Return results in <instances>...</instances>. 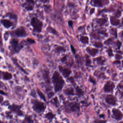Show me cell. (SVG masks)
<instances>
[{"label":"cell","mask_w":123,"mask_h":123,"mask_svg":"<svg viewBox=\"0 0 123 123\" xmlns=\"http://www.w3.org/2000/svg\"><path fill=\"white\" fill-rule=\"evenodd\" d=\"M67 60V57L66 56H64V57H63V58H61V61L62 62H64L66 60Z\"/></svg>","instance_id":"cell-46"},{"label":"cell","mask_w":123,"mask_h":123,"mask_svg":"<svg viewBox=\"0 0 123 123\" xmlns=\"http://www.w3.org/2000/svg\"><path fill=\"white\" fill-rule=\"evenodd\" d=\"M121 97L123 98V92H122L121 93Z\"/></svg>","instance_id":"cell-55"},{"label":"cell","mask_w":123,"mask_h":123,"mask_svg":"<svg viewBox=\"0 0 123 123\" xmlns=\"http://www.w3.org/2000/svg\"><path fill=\"white\" fill-rule=\"evenodd\" d=\"M34 5L35 2L34 0H27L26 8L28 11H31L33 10Z\"/></svg>","instance_id":"cell-13"},{"label":"cell","mask_w":123,"mask_h":123,"mask_svg":"<svg viewBox=\"0 0 123 123\" xmlns=\"http://www.w3.org/2000/svg\"><path fill=\"white\" fill-rule=\"evenodd\" d=\"M63 92L65 95L69 96H74L75 95L74 90L72 87H68L64 90Z\"/></svg>","instance_id":"cell-16"},{"label":"cell","mask_w":123,"mask_h":123,"mask_svg":"<svg viewBox=\"0 0 123 123\" xmlns=\"http://www.w3.org/2000/svg\"><path fill=\"white\" fill-rule=\"evenodd\" d=\"M55 50L57 52L59 53H60L61 52H64L66 51V49L63 47H61V46H59L56 48Z\"/></svg>","instance_id":"cell-28"},{"label":"cell","mask_w":123,"mask_h":123,"mask_svg":"<svg viewBox=\"0 0 123 123\" xmlns=\"http://www.w3.org/2000/svg\"><path fill=\"white\" fill-rule=\"evenodd\" d=\"M68 80H69V81L71 82L72 84H74V79L72 78V77H70V78H69Z\"/></svg>","instance_id":"cell-43"},{"label":"cell","mask_w":123,"mask_h":123,"mask_svg":"<svg viewBox=\"0 0 123 123\" xmlns=\"http://www.w3.org/2000/svg\"><path fill=\"white\" fill-rule=\"evenodd\" d=\"M80 41L83 44H87L89 43V39L88 37L82 36L80 37Z\"/></svg>","instance_id":"cell-24"},{"label":"cell","mask_w":123,"mask_h":123,"mask_svg":"<svg viewBox=\"0 0 123 123\" xmlns=\"http://www.w3.org/2000/svg\"><path fill=\"white\" fill-rule=\"evenodd\" d=\"M122 24H123V18H122Z\"/></svg>","instance_id":"cell-57"},{"label":"cell","mask_w":123,"mask_h":123,"mask_svg":"<svg viewBox=\"0 0 123 123\" xmlns=\"http://www.w3.org/2000/svg\"><path fill=\"white\" fill-rule=\"evenodd\" d=\"M31 102L32 110L37 114H43L47 109L46 104L37 99H31Z\"/></svg>","instance_id":"cell-2"},{"label":"cell","mask_w":123,"mask_h":123,"mask_svg":"<svg viewBox=\"0 0 123 123\" xmlns=\"http://www.w3.org/2000/svg\"></svg>","instance_id":"cell-61"},{"label":"cell","mask_w":123,"mask_h":123,"mask_svg":"<svg viewBox=\"0 0 123 123\" xmlns=\"http://www.w3.org/2000/svg\"><path fill=\"white\" fill-rule=\"evenodd\" d=\"M3 79L5 80H10L12 78V74L9 72H3Z\"/></svg>","instance_id":"cell-20"},{"label":"cell","mask_w":123,"mask_h":123,"mask_svg":"<svg viewBox=\"0 0 123 123\" xmlns=\"http://www.w3.org/2000/svg\"><path fill=\"white\" fill-rule=\"evenodd\" d=\"M15 34L17 37H25L27 35V33L26 30L24 27H20L16 30Z\"/></svg>","instance_id":"cell-10"},{"label":"cell","mask_w":123,"mask_h":123,"mask_svg":"<svg viewBox=\"0 0 123 123\" xmlns=\"http://www.w3.org/2000/svg\"><path fill=\"white\" fill-rule=\"evenodd\" d=\"M121 15V11L119 10H118L117 11V12L115 14L116 16L117 17H119Z\"/></svg>","instance_id":"cell-37"},{"label":"cell","mask_w":123,"mask_h":123,"mask_svg":"<svg viewBox=\"0 0 123 123\" xmlns=\"http://www.w3.org/2000/svg\"><path fill=\"white\" fill-rule=\"evenodd\" d=\"M0 94L3 95H6V94L5 92L2 90H0Z\"/></svg>","instance_id":"cell-47"},{"label":"cell","mask_w":123,"mask_h":123,"mask_svg":"<svg viewBox=\"0 0 123 123\" xmlns=\"http://www.w3.org/2000/svg\"><path fill=\"white\" fill-rule=\"evenodd\" d=\"M76 95L79 97H81L84 95V92L79 87L77 86L76 87Z\"/></svg>","instance_id":"cell-21"},{"label":"cell","mask_w":123,"mask_h":123,"mask_svg":"<svg viewBox=\"0 0 123 123\" xmlns=\"http://www.w3.org/2000/svg\"><path fill=\"white\" fill-rule=\"evenodd\" d=\"M107 52L108 53V55L110 57H112V56L114 55H113V53L112 49L111 48H110L108 49Z\"/></svg>","instance_id":"cell-31"},{"label":"cell","mask_w":123,"mask_h":123,"mask_svg":"<svg viewBox=\"0 0 123 123\" xmlns=\"http://www.w3.org/2000/svg\"><path fill=\"white\" fill-rule=\"evenodd\" d=\"M68 24L70 26H71V27H72V26H73V22L72 21H69L68 22Z\"/></svg>","instance_id":"cell-44"},{"label":"cell","mask_w":123,"mask_h":123,"mask_svg":"<svg viewBox=\"0 0 123 123\" xmlns=\"http://www.w3.org/2000/svg\"><path fill=\"white\" fill-rule=\"evenodd\" d=\"M28 123L27 122H26L25 120L24 119L23 120H22V121H21V122H19V123Z\"/></svg>","instance_id":"cell-50"},{"label":"cell","mask_w":123,"mask_h":123,"mask_svg":"<svg viewBox=\"0 0 123 123\" xmlns=\"http://www.w3.org/2000/svg\"><path fill=\"white\" fill-rule=\"evenodd\" d=\"M50 103L57 108L59 107L60 105L58 100V98L57 97H55L52 99L50 101Z\"/></svg>","instance_id":"cell-18"},{"label":"cell","mask_w":123,"mask_h":123,"mask_svg":"<svg viewBox=\"0 0 123 123\" xmlns=\"http://www.w3.org/2000/svg\"><path fill=\"white\" fill-rule=\"evenodd\" d=\"M37 94H38V95L40 97V98L42 99L43 101H44L45 102H47V99H46L44 95L38 88L37 89Z\"/></svg>","instance_id":"cell-23"},{"label":"cell","mask_w":123,"mask_h":123,"mask_svg":"<svg viewBox=\"0 0 123 123\" xmlns=\"http://www.w3.org/2000/svg\"><path fill=\"white\" fill-rule=\"evenodd\" d=\"M64 109L65 112L68 114L79 113L80 112V104L77 102L66 103Z\"/></svg>","instance_id":"cell-3"},{"label":"cell","mask_w":123,"mask_h":123,"mask_svg":"<svg viewBox=\"0 0 123 123\" xmlns=\"http://www.w3.org/2000/svg\"><path fill=\"white\" fill-rule=\"evenodd\" d=\"M24 120H25L28 123H34V121L32 119L31 116L26 115L25 116Z\"/></svg>","instance_id":"cell-26"},{"label":"cell","mask_w":123,"mask_h":123,"mask_svg":"<svg viewBox=\"0 0 123 123\" xmlns=\"http://www.w3.org/2000/svg\"><path fill=\"white\" fill-rule=\"evenodd\" d=\"M122 57L121 56V55H116L115 56V58L116 59H118V60H120V59H121V58H122Z\"/></svg>","instance_id":"cell-42"},{"label":"cell","mask_w":123,"mask_h":123,"mask_svg":"<svg viewBox=\"0 0 123 123\" xmlns=\"http://www.w3.org/2000/svg\"><path fill=\"white\" fill-rule=\"evenodd\" d=\"M107 21L105 19L100 18L97 19V22L98 24H99L100 26L105 25L107 22Z\"/></svg>","instance_id":"cell-27"},{"label":"cell","mask_w":123,"mask_h":123,"mask_svg":"<svg viewBox=\"0 0 123 123\" xmlns=\"http://www.w3.org/2000/svg\"><path fill=\"white\" fill-rule=\"evenodd\" d=\"M86 51L90 55L94 57V56H95L98 52V50L95 49V48L88 47L86 49Z\"/></svg>","instance_id":"cell-14"},{"label":"cell","mask_w":123,"mask_h":123,"mask_svg":"<svg viewBox=\"0 0 123 123\" xmlns=\"http://www.w3.org/2000/svg\"><path fill=\"white\" fill-rule=\"evenodd\" d=\"M89 80L90 82L93 83V84H95V83H96V82H95V80L93 78V77H91V76H90Z\"/></svg>","instance_id":"cell-38"},{"label":"cell","mask_w":123,"mask_h":123,"mask_svg":"<svg viewBox=\"0 0 123 123\" xmlns=\"http://www.w3.org/2000/svg\"><path fill=\"white\" fill-rule=\"evenodd\" d=\"M110 32L112 35H114L116 37H117V31L116 29L115 28H112Z\"/></svg>","instance_id":"cell-30"},{"label":"cell","mask_w":123,"mask_h":123,"mask_svg":"<svg viewBox=\"0 0 123 123\" xmlns=\"http://www.w3.org/2000/svg\"><path fill=\"white\" fill-rule=\"evenodd\" d=\"M1 58H1V57L0 56V60H1Z\"/></svg>","instance_id":"cell-58"},{"label":"cell","mask_w":123,"mask_h":123,"mask_svg":"<svg viewBox=\"0 0 123 123\" xmlns=\"http://www.w3.org/2000/svg\"><path fill=\"white\" fill-rule=\"evenodd\" d=\"M22 107V105H19L13 104L9 106L8 108L11 112L14 113L18 116H23L24 115V113L21 110Z\"/></svg>","instance_id":"cell-5"},{"label":"cell","mask_w":123,"mask_h":123,"mask_svg":"<svg viewBox=\"0 0 123 123\" xmlns=\"http://www.w3.org/2000/svg\"><path fill=\"white\" fill-rule=\"evenodd\" d=\"M112 113L113 118L116 121H120L123 120V113L120 109L116 108H113L112 109Z\"/></svg>","instance_id":"cell-6"},{"label":"cell","mask_w":123,"mask_h":123,"mask_svg":"<svg viewBox=\"0 0 123 123\" xmlns=\"http://www.w3.org/2000/svg\"><path fill=\"white\" fill-rule=\"evenodd\" d=\"M95 60L99 65H103L106 61V60L105 58L102 57H98L97 58H95Z\"/></svg>","instance_id":"cell-22"},{"label":"cell","mask_w":123,"mask_h":123,"mask_svg":"<svg viewBox=\"0 0 123 123\" xmlns=\"http://www.w3.org/2000/svg\"><path fill=\"white\" fill-rule=\"evenodd\" d=\"M3 98L2 96H0V104H1L3 102Z\"/></svg>","instance_id":"cell-48"},{"label":"cell","mask_w":123,"mask_h":123,"mask_svg":"<svg viewBox=\"0 0 123 123\" xmlns=\"http://www.w3.org/2000/svg\"><path fill=\"white\" fill-rule=\"evenodd\" d=\"M31 25L33 27V31L37 33H40L42 31L43 24L42 22L37 18L33 17L31 21Z\"/></svg>","instance_id":"cell-4"},{"label":"cell","mask_w":123,"mask_h":123,"mask_svg":"<svg viewBox=\"0 0 123 123\" xmlns=\"http://www.w3.org/2000/svg\"><path fill=\"white\" fill-rule=\"evenodd\" d=\"M106 103L110 105L116 106L117 105V100L115 97L112 95L109 94L106 95L105 98Z\"/></svg>","instance_id":"cell-8"},{"label":"cell","mask_w":123,"mask_h":123,"mask_svg":"<svg viewBox=\"0 0 123 123\" xmlns=\"http://www.w3.org/2000/svg\"><path fill=\"white\" fill-rule=\"evenodd\" d=\"M0 123H3V122H1V121H0Z\"/></svg>","instance_id":"cell-59"},{"label":"cell","mask_w":123,"mask_h":123,"mask_svg":"<svg viewBox=\"0 0 123 123\" xmlns=\"http://www.w3.org/2000/svg\"><path fill=\"white\" fill-rule=\"evenodd\" d=\"M1 23L3 25L4 27L6 29L9 28L12 25V22L8 19H3L1 20Z\"/></svg>","instance_id":"cell-17"},{"label":"cell","mask_w":123,"mask_h":123,"mask_svg":"<svg viewBox=\"0 0 123 123\" xmlns=\"http://www.w3.org/2000/svg\"><path fill=\"white\" fill-rule=\"evenodd\" d=\"M122 63H123V61H122Z\"/></svg>","instance_id":"cell-60"},{"label":"cell","mask_w":123,"mask_h":123,"mask_svg":"<svg viewBox=\"0 0 123 123\" xmlns=\"http://www.w3.org/2000/svg\"><path fill=\"white\" fill-rule=\"evenodd\" d=\"M113 63L115 64H120V61H114Z\"/></svg>","instance_id":"cell-52"},{"label":"cell","mask_w":123,"mask_h":123,"mask_svg":"<svg viewBox=\"0 0 123 123\" xmlns=\"http://www.w3.org/2000/svg\"><path fill=\"white\" fill-rule=\"evenodd\" d=\"M115 87V85L114 83L111 81H108L106 82L104 86L103 90L106 93L111 92H113Z\"/></svg>","instance_id":"cell-9"},{"label":"cell","mask_w":123,"mask_h":123,"mask_svg":"<svg viewBox=\"0 0 123 123\" xmlns=\"http://www.w3.org/2000/svg\"><path fill=\"white\" fill-rule=\"evenodd\" d=\"M12 49L14 53H18L23 48L21 44H19L18 41L16 39H12L10 42Z\"/></svg>","instance_id":"cell-7"},{"label":"cell","mask_w":123,"mask_h":123,"mask_svg":"<svg viewBox=\"0 0 123 123\" xmlns=\"http://www.w3.org/2000/svg\"><path fill=\"white\" fill-rule=\"evenodd\" d=\"M113 41L110 38V39H108L105 42V43L106 45H110L112 44L113 43Z\"/></svg>","instance_id":"cell-32"},{"label":"cell","mask_w":123,"mask_h":123,"mask_svg":"<svg viewBox=\"0 0 123 123\" xmlns=\"http://www.w3.org/2000/svg\"><path fill=\"white\" fill-rule=\"evenodd\" d=\"M110 22L111 24L113 26H117L120 23V20L113 16L110 17Z\"/></svg>","instance_id":"cell-19"},{"label":"cell","mask_w":123,"mask_h":123,"mask_svg":"<svg viewBox=\"0 0 123 123\" xmlns=\"http://www.w3.org/2000/svg\"><path fill=\"white\" fill-rule=\"evenodd\" d=\"M39 0L43 3H46L49 1V0Z\"/></svg>","instance_id":"cell-49"},{"label":"cell","mask_w":123,"mask_h":123,"mask_svg":"<svg viewBox=\"0 0 123 123\" xmlns=\"http://www.w3.org/2000/svg\"></svg>","instance_id":"cell-62"},{"label":"cell","mask_w":123,"mask_h":123,"mask_svg":"<svg viewBox=\"0 0 123 123\" xmlns=\"http://www.w3.org/2000/svg\"><path fill=\"white\" fill-rule=\"evenodd\" d=\"M103 0H92L91 1L92 5L97 7H102L103 6Z\"/></svg>","instance_id":"cell-15"},{"label":"cell","mask_w":123,"mask_h":123,"mask_svg":"<svg viewBox=\"0 0 123 123\" xmlns=\"http://www.w3.org/2000/svg\"><path fill=\"white\" fill-rule=\"evenodd\" d=\"M56 115L54 114L51 112H49L45 114L44 118L49 122V123H52L53 120L55 118Z\"/></svg>","instance_id":"cell-12"},{"label":"cell","mask_w":123,"mask_h":123,"mask_svg":"<svg viewBox=\"0 0 123 123\" xmlns=\"http://www.w3.org/2000/svg\"><path fill=\"white\" fill-rule=\"evenodd\" d=\"M47 31L48 32L50 33L55 35H58V33L56 30L55 29L51 27H48L47 29Z\"/></svg>","instance_id":"cell-25"},{"label":"cell","mask_w":123,"mask_h":123,"mask_svg":"<svg viewBox=\"0 0 123 123\" xmlns=\"http://www.w3.org/2000/svg\"><path fill=\"white\" fill-rule=\"evenodd\" d=\"M91 60L87 57L86 58V64L87 66H90V64H91Z\"/></svg>","instance_id":"cell-34"},{"label":"cell","mask_w":123,"mask_h":123,"mask_svg":"<svg viewBox=\"0 0 123 123\" xmlns=\"http://www.w3.org/2000/svg\"><path fill=\"white\" fill-rule=\"evenodd\" d=\"M59 69L62 75L65 78L68 77L71 73V69L67 67H64L60 66H59Z\"/></svg>","instance_id":"cell-11"},{"label":"cell","mask_w":123,"mask_h":123,"mask_svg":"<svg viewBox=\"0 0 123 123\" xmlns=\"http://www.w3.org/2000/svg\"><path fill=\"white\" fill-rule=\"evenodd\" d=\"M105 115H103V114H102V115H100L99 116L101 118H103L105 117Z\"/></svg>","instance_id":"cell-51"},{"label":"cell","mask_w":123,"mask_h":123,"mask_svg":"<svg viewBox=\"0 0 123 123\" xmlns=\"http://www.w3.org/2000/svg\"><path fill=\"white\" fill-rule=\"evenodd\" d=\"M95 9L94 8L92 9L91 11V13L92 14L94 12Z\"/></svg>","instance_id":"cell-53"},{"label":"cell","mask_w":123,"mask_h":123,"mask_svg":"<svg viewBox=\"0 0 123 123\" xmlns=\"http://www.w3.org/2000/svg\"><path fill=\"white\" fill-rule=\"evenodd\" d=\"M121 45H122V43L120 41L118 40V41H117V43H116V45L117 46L119 49H120V47L121 46Z\"/></svg>","instance_id":"cell-39"},{"label":"cell","mask_w":123,"mask_h":123,"mask_svg":"<svg viewBox=\"0 0 123 123\" xmlns=\"http://www.w3.org/2000/svg\"><path fill=\"white\" fill-rule=\"evenodd\" d=\"M27 42L30 44H33L35 43V40L31 38H28L27 39Z\"/></svg>","instance_id":"cell-35"},{"label":"cell","mask_w":123,"mask_h":123,"mask_svg":"<svg viewBox=\"0 0 123 123\" xmlns=\"http://www.w3.org/2000/svg\"><path fill=\"white\" fill-rule=\"evenodd\" d=\"M31 95L33 97L35 98H37V95H36V92H35L34 91H32L31 92Z\"/></svg>","instance_id":"cell-41"},{"label":"cell","mask_w":123,"mask_h":123,"mask_svg":"<svg viewBox=\"0 0 123 123\" xmlns=\"http://www.w3.org/2000/svg\"><path fill=\"white\" fill-rule=\"evenodd\" d=\"M53 83L54 85L55 93L61 90L63 87L65 82L60 73L55 71L52 76Z\"/></svg>","instance_id":"cell-1"},{"label":"cell","mask_w":123,"mask_h":123,"mask_svg":"<svg viewBox=\"0 0 123 123\" xmlns=\"http://www.w3.org/2000/svg\"><path fill=\"white\" fill-rule=\"evenodd\" d=\"M71 48L72 53H73L74 54H75V53H76V50H75L74 47H73L72 45H71Z\"/></svg>","instance_id":"cell-40"},{"label":"cell","mask_w":123,"mask_h":123,"mask_svg":"<svg viewBox=\"0 0 123 123\" xmlns=\"http://www.w3.org/2000/svg\"><path fill=\"white\" fill-rule=\"evenodd\" d=\"M94 45L95 47L97 48H101L103 46V44L100 42H95L94 43Z\"/></svg>","instance_id":"cell-33"},{"label":"cell","mask_w":123,"mask_h":123,"mask_svg":"<svg viewBox=\"0 0 123 123\" xmlns=\"http://www.w3.org/2000/svg\"><path fill=\"white\" fill-rule=\"evenodd\" d=\"M54 95H55V93H53V92H50L48 94V97L49 99H50Z\"/></svg>","instance_id":"cell-36"},{"label":"cell","mask_w":123,"mask_h":123,"mask_svg":"<svg viewBox=\"0 0 123 123\" xmlns=\"http://www.w3.org/2000/svg\"><path fill=\"white\" fill-rule=\"evenodd\" d=\"M121 37L123 39V31H122L121 32Z\"/></svg>","instance_id":"cell-54"},{"label":"cell","mask_w":123,"mask_h":123,"mask_svg":"<svg viewBox=\"0 0 123 123\" xmlns=\"http://www.w3.org/2000/svg\"><path fill=\"white\" fill-rule=\"evenodd\" d=\"M123 123V121H120V122H119V123Z\"/></svg>","instance_id":"cell-56"},{"label":"cell","mask_w":123,"mask_h":123,"mask_svg":"<svg viewBox=\"0 0 123 123\" xmlns=\"http://www.w3.org/2000/svg\"><path fill=\"white\" fill-rule=\"evenodd\" d=\"M100 34H102L104 35L105 36H107V37H108V34L107 33H106V32H105L104 31H102L100 32Z\"/></svg>","instance_id":"cell-45"},{"label":"cell","mask_w":123,"mask_h":123,"mask_svg":"<svg viewBox=\"0 0 123 123\" xmlns=\"http://www.w3.org/2000/svg\"><path fill=\"white\" fill-rule=\"evenodd\" d=\"M107 120H101V119H95L94 120V123H107Z\"/></svg>","instance_id":"cell-29"}]
</instances>
